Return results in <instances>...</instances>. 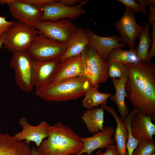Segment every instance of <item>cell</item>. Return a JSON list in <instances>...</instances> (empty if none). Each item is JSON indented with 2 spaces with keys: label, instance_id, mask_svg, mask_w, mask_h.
<instances>
[{
  "label": "cell",
  "instance_id": "277c9868",
  "mask_svg": "<svg viewBox=\"0 0 155 155\" xmlns=\"http://www.w3.org/2000/svg\"><path fill=\"white\" fill-rule=\"evenodd\" d=\"M38 34L34 26L15 21L6 32L4 48L12 53L27 51Z\"/></svg>",
  "mask_w": 155,
  "mask_h": 155
},
{
  "label": "cell",
  "instance_id": "60d3db41",
  "mask_svg": "<svg viewBox=\"0 0 155 155\" xmlns=\"http://www.w3.org/2000/svg\"><path fill=\"white\" fill-rule=\"evenodd\" d=\"M150 155H155V152H154V153H152Z\"/></svg>",
  "mask_w": 155,
  "mask_h": 155
},
{
  "label": "cell",
  "instance_id": "8992f818",
  "mask_svg": "<svg viewBox=\"0 0 155 155\" xmlns=\"http://www.w3.org/2000/svg\"><path fill=\"white\" fill-rule=\"evenodd\" d=\"M33 59L27 51H18L12 53L9 66L15 71V82L23 91L29 93L34 86L32 81Z\"/></svg>",
  "mask_w": 155,
  "mask_h": 155
},
{
  "label": "cell",
  "instance_id": "f35d334b",
  "mask_svg": "<svg viewBox=\"0 0 155 155\" xmlns=\"http://www.w3.org/2000/svg\"><path fill=\"white\" fill-rule=\"evenodd\" d=\"M6 35V33L0 37V49L2 47V45L4 43Z\"/></svg>",
  "mask_w": 155,
  "mask_h": 155
},
{
  "label": "cell",
  "instance_id": "d590c367",
  "mask_svg": "<svg viewBox=\"0 0 155 155\" xmlns=\"http://www.w3.org/2000/svg\"><path fill=\"white\" fill-rule=\"evenodd\" d=\"M150 12L148 15L149 22L151 25L153 21H155V8L152 5H149Z\"/></svg>",
  "mask_w": 155,
  "mask_h": 155
},
{
  "label": "cell",
  "instance_id": "3957f363",
  "mask_svg": "<svg viewBox=\"0 0 155 155\" xmlns=\"http://www.w3.org/2000/svg\"><path fill=\"white\" fill-rule=\"evenodd\" d=\"M92 87L85 77H78L51 83L35 93L47 101L61 102L83 97Z\"/></svg>",
  "mask_w": 155,
  "mask_h": 155
},
{
  "label": "cell",
  "instance_id": "ffe728a7",
  "mask_svg": "<svg viewBox=\"0 0 155 155\" xmlns=\"http://www.w3.org/2000/svg\"><path fill=\"white\" fill-rule=\"evenodd\" d=\"M101 107L110 113L114 118L117 123L115 129L114 139L116 142V146L120 155H128L125 145L128 138L127 129L122 123L114 108L106 104L100 105Z\"/></svg>",
  "mask_w": 155,
  "mask_h": 155
},
{
  "label": "cell",
  "instance_id": "603a6c76",
  "mask_svg": "<svg viewBox=\"0 0 155 155\" xmlns=\"http://www.w3.org/2000/svg\"><path fill=\"white\" fill-rule=\"evenodd\" d=\"M99 85L92 87L85 93L84 98L82 100V106L88 109H91L99 105L106 104L107 100L112 93H102L98 90Z\"/></svg>",
  "mask_w": 155,
  "mask_h": 155
},
{
  "label": "cell",
  "instance_id": "e575fe53",
  "mask_svg": "<svg viewBox=\"0 0 155 155\" xmlns=\"http://www.w3.org/2000/svg\"><path fill=\"white\" fill-rule=\"evenodd\" d=\"M57 1L65 5L69 6H73L77 3H79L80 0H58Z\"/></svg>",
  "mask_w": 155,
  "mask_h": 155
},
{
  "label": "cell",
  "instance_id": "ab89813d",
  "mask_svg": "<svg viewBox=\"0 0 155 155\" xmlns=\"http://www.w3.org/2000/svg\"><path fill=\"white\" fill-rule=\"evenodd\" d=\"M148 5H150L152 6L155 8V0H148Z\"/></svg>",
  "mask_w": 155,
  "mask_h": 155
},
{
  "label": "cell",
  "instance_id": "9a60e30c",
  "mask_svg": "<svg viewBox=\"0 0 155 155\" xmlns=\"http://www.w3.org/2000/svg\"><path fill=\"white\" fill-rule=\"evenodd\" d=\"M86 30L90 44L105 61H107L109 53L114 49L127 47L126 44L119 43L121 39L118 35L102 37L95 34L88 28Z\"/></svg>",
  "mask_w": 155,
  "mask_h": 155
},
{
  "label": "cell",
  "instance_id": "8fae6325",
  "mask_svg": "<svg viewBox=\"0 0 155 155\" xmlns=\"http://www.w3.org/2000/svg\"><path fill=\"white\" fill-rule=\"evenodd\" d=\"M85 61L82 54L60 61L51 83L78 77H84Z\"/></svg>",
  "mask_w": 155,
  "mask_h": 155
},
{
  "label": "cell",
  "instance_id": "d6986e66",
  "mask_svg": "<svg viewBox=\"0 0 155 155\" xmlns=\"http://www.w3.org/2000/svg\"><path fill=\"white\" fill-rule=\"evenodd\" d=\"M31 149L24 142H18L13 136L0 133V155H30Z\"/></svg>",
  "mask_w": 155,
  "mask_h": 155
},
{
  "label": "cell",
  "instance_id": "f1b7e54d",
  "mask_svg": "<svg viewBox=\"0 0 155 155\" xmlns=\"http://www.w3.org/2000/svg\"><path fill=\"white\" fill-rule=\"evenodd\" d=\"M6 18V16H0V37L7 32L10 26L16 21L15 20L7 21Z\"/></svg>",
  "mask_w": 155,
  "mask_h": 155
},
{
  "label": "cell",
  "instance_id": "4316f807",
  "mask_svg": "<svg viewBox=\"0 0 155 155\" xmlns=\"http://www.w3.org/2000/svg\"><path fill=\"white\" fill-rule=\"evenodd\" d=\"M138 110L133 109L122 121V123L127 130L128 138L125 145L128 155H132L134 150L137 148L139 142V140L134 138L131 132V122L134 115Z\"/></svg>",
  "mask_w": 155,
  "mask_h": 155
},
{
  "label": "cell",
  "instance_id": "44dd1931",
  "mask_svg": "<svg viewBox=\"0 0 155 155\" xmlns=\"http://www.w3.org/2000/svg\"><path fill=\"white\" fill-rule=\"evenodd\" d=\"M127 78L112 79L115 92L114 96L112 95L109 98L117 106L118 112L121 115L120 119L122 121L129 114L130 110V108L125 101L127 95L125 85Z\"/></svg>",
  "mask_w": 155,
  "mask_h": 155
},
{
  "label": "cell",
  "instance_id": "ac0fdd59",
  "mask_svg": "<svg viewBox=\"0 0 155 155\" xmlns=\"http://www.w3.org/2000/svg\"><path fill=\"white\" fill-rule=\"evenodd\" d=\"M67 49L60 61L81 54L90 42L86 29L77 28L67 42Z\"/></svg>",
  "mask_w": 155,
  "mask_h": 155
},
{
  "label": "cell",
  "instance_id": "4dcf8cb0",
  "mask_svg": "<svg viewBox=\"0 0 155 155\" xmlns=\"http://www.w3.org/2000/svg\"><path fill=\"white\" fill-rule=\"evenodd\" d=\"M105 151L102 152V149H100L96 153V155H120L116 145L111 144L106 148Z\"/></svg>",
  "mask_w": 155,
  "mask_h": 155
},
{
  "label": "cell",
  "instance_id": "b9f144b4",
  "mask_svg": "<svg viewBox=\"0 0 155 155\" xmlns=\"http://www.w3.org/2000/svg\"><path fill=\"white\" fill-rule=\"evenodd\" d=\"M87 155H93V154L92 153H91V154H89L88 155H87Z\"/></svg>",
  "mask_w": 155,
  "mask_h": 155
},
{
  "label": "cell",
  "instance_id": "7bdbcfd3",
  "mask_svg": "<svg viewBox=\"0 0 155 155\" xmlns=\"http://www.w3.org/2000/svg\"><path fill=\"white\" fill-rule=\"evenodd\" d=\"M69 155H73V154H69Z\"/></svg>",
  "mask_w": 155,
  "mask_h": 155
},
{
  "label": "cell",
  "instance_id": "83f0119b",
  "mask_svg": "<svg viewBox=\"0 0 155 155\" xmlns=\"http://www.w3.org/2000/svg\"><path fill=\"white\" fill-rule=\"evenodd\" d=\"M155 152V142L141 139L132 155H150Z\"/></svg>",
  "mask_w": 155,
  "mask_h": 155
},
{
  "label": "cell",
  "instance_id": "74e56055",
  "mask_svg": "<svg viewBox=\"0 0 155 155\" xmlns=\"http://www.w3.org/2000/svg\"><path fill=\"white\" fill-rule=\"evenodd\" d=\"M16 0H0V4H8L15 2Z\"/></svg>",
  "mask_w": 155,
  "mask_h": 155
},
{
  "label": "cell",
  "instance_id": "5bb4252c",
  "mask_svg": "<svg viewBox=\"0 0 155 155\" xmlns=\"http://www.w3.org/2000/svg\"><path fill=\"white\" fill-rule=\"evenodd\" d=\"M7 5L14 18L29 26H34L40 20L42 15V8L33 6L22 0H16Z\"/></svg>",
  "mask_w": 155,
  "mask_h": 155
},
{
  "label": "cell",
  "instance_id": "f546056e",
  "mask_svg": "<svg viewBox=\"0 0 155 155\" xmlns=\"http://www.w3.org/2000/svg\"><path fill=\"white\" fill-rule=\"evenodd\" d=\"M152 27V32L150 35L152 37L151 49L148 52V60L149 62L153 59L155 55V21H153L151 24Z\"/></svg>",
  "mask_w": 155,
  "mask_h": 155
},
{
  "label": "cell",
  "instance_id": "7c38bea8",
  "mask_svg": "<svg viewBox=\"0 0 155 155\" xmlns=\"http://www.w3.org/2000/svg\"><path fill=\"white\" fill-rule=\"evenodd\" d=\"M18 122L22 129L21 131L15 133L13 136L18 142L24 140L25 143L28 145L32 142L38 148L43 140L48 137V128L50 125L44 121L41 122L37 125L33 126L30 124L26 118L23 117L19 119Z\"/></svg>",
  "mask_w": 155,
  "mask_h": 155
},
{
  "label": "cell",
  "instance_id": "2e32d148",
  "mask_svg": "<svg viewBox=\"0 0 155 155\" xmlns=\"http://www.w3.org/2000/svg\"><path fill=\"white\" fill-rule=\"evenodd\" d=\"M115 131L113 127L104 126L102 131L95 133L91 137H80L83 143V148L81 152L77 155H81L84 153L88 155L98 148H101L102 150L114 144L115 142L112 137Z\"/></svg>",
  "mask_w": 155,
  "mask_h": 155
},
{
  "label": "cell",
  "instance_id": "30bf717a",
  "mask_svg": "<svg viewBox=\"0 0 155 155\" xmlns=\"http://www.w3.org/2000/svg\"><path fill=\"white\" fill-rule=\"evenodd\" d=\"M89 0H81L79 3L73 6L63 5L57 0L44 6L42 8V14L40 21H56L63 19H74L82 15L85 14L86 11L83 5Z\"/></svg>",
  "mask_w": 155,
  "mask_h": 155
},
{
  "label": "cell",
  "instance_id": "d6a6232c",
  "mask_svg": "<svg viewBox=\"0 0 155 155\" xmlns=\"http://www.w3.org/2000/svg\"><path fill=\"white\" fill-rule=\"evenodd\" d=\"M33 6L42 7L45 5L55 1L56 0H22Z\"/></svg>",
  "mask_w": 155,
  "mask_h": 155
},
{
  "label": "cell",
  "instance_id": "8d00e7d4",
  "mask_svg": "<svg viewBox=\"0 0 155 155\" xmlns=\"http://www.w3.org/2000/svg\"><path fill=\"white\" fill-rule=\"evenodd\" d=\"M30 155H43L38 152L34 146H33L31 149Z\"/></svg>",
  "mask_w": 155,
  "mask_h": 155
},
{
  "label": "cell",
  "instance_id": "7a4b0ae2",
  "mask_svg": "<svg viewBox=\"0 0 155 155\" xmlns=\"http://www.w3.org/2000/svg\"><path fill=\"white\" fill-rule=\"evenodd\" d=\"M47 138L44 139L36 150L43 155H77L83 143L71 128L58 122L49 126Z\"/></svg>",
  "mask_w": 155,
  "mask_h": 155
},
{
  "label": "cell",
  "instance_id": "6da1fadb",
  "mask_svg": "<svg viewBox=\"0 0 155 155\" xmlns=\"http://www.w3.org/2000/svg\"><path fill=\"white\" fill-rule=\"evenodd\" d=\"M129 73L125 85L133 109L155 121V65L150 61L127 64Z\"/></svg>",
  "mask_w": 155,
  "mask_h": 155
},
{
  "label": "cell",
  "instance_id": "ee69618b",
  "mask_svg": "<svg viewBox=\"0 0 155 155\" xmlns=\"http://www.w3.org/2000/svg\"><path fill=\"white\" fill-rule=\"evenodd\" d=\"M1 16V15H0V16Z\"/></svg>",
  "mask_w": 155,
  "mask_h": 155
},
{
  "label": "cell",
  "instance_id": "1f68e13d",
  "mask_svg": "<svg viewBox=\"0 0 155 155\" xmlns=\"http://www.w3.org/2000/svg\"><path fill=\"white\" fill-rule=\"evenodd\" d=\"M128 7L133 9L136 13L141 12V8L139 4L134 0H117Z\"/></svg>",
  "mask_w": 155,
  "mask_h": 155
},
{
  "label": "cell",
  "instance_id": "e0dca14e",
  "mask_svg": "<svg viewBox=\"0 0 155 155\" xmlns=\"http://www.w3.org/2000/svg\"><path fill=\"white\" fill-rule=\"evenodd\" d=\"M152 118L143 114L138 110L133 116L131 122V132L133 137L138 140L144 139L153 142L155 134V124L152 123Z\"/></svg>",
  "mask_w": 155,
  "mask_h": 155
},
{
  "label": "cell",
  "instance_id": "ba28073f",
  "mask_svg": "<svg viewBox=\"0 0 155 155\" xmlns=\"http://www.w3.org/2000/svg\"><path fill=\"white\" fill-rule=\"evenodd\" d=\"M34 26L38 34L63 43L67 42L77 27L70 19H61L56 21H39Z\"/></svg>",
  "mask_w": 155,
  "mask_h": 155
},
{
  "label": "cell",
  "instance_id": "d4e9b609",
  "mask_svg": "<svg viewBox=\"0 0 155 155\" xmlns=\"http://www.w3.org/2000/svg\"><path fill=\"white\" fill-rule=\"evenodd\" d=\"M136 48L123 50L120 47L113 49L109 54L108 59L117 61L125 64L141 62L136 52Z\"/></svg>",
  "mask_w": 155,
  "mask_h": 155
},
{
  "label": "cell",
  "instance_id": "7402d4cb",
  "mask_svg": "<svg viewBox=\"0 0 155 155\" xmlns=\"http://www.w3.org/2000/svg\"><path fill=\"white\" fill-rule=\"evenodd\" d=\"M104 115V109L101 107L88 109L84 112L82 119L90 133L94 135L103 130Z\"/></svg>",
  "mask_w": 155,
  "mask_h": 155
},
{
  "label": "cell",
  "instance_id": "9c48e42d",
  "mask_svg": "<svg viewBox=\"0 0 155 155\" xmlns=\"http://www.w3.org/2000/svg\"><path fill=\"white\" fill-rule=\"evenodd\" d=\"M134 10L126 7L122 17L115 22L116 30L121 35L122 43L127 45L130 49L136 48L135 42L145 28L139 26L135 19Z\"/></svg>",
  "mask_w": 155,
  "mask_h": 155
},
{
  "label": "cell",
  "instance_id": "836d02e7",
  "mask_svg": "<svg viewBox=\"0 0 155 155\" xmlns=\"http://www.w3.org/2000/svg\"><path fill=\"white\" fill-rule=\"evenodd\" d=\"M137 1L140 5L143 15L146 17L147 15L146 6L148 5V0H137Z\"/></svg>",
  "mask_w": 155,
  "mask_h": 155
},
{
  "label": "cell",
  "instance_id": "4fadbf2b",
  "mask_svg": "<svg viewBox=\"0 0 155 155\" xmlns=\"http://www.w3.org/2000/svg\"><path fill=\"white\" fill-rule=\"evenodd\" d=\"M59 59L51 60H33L32 66V81L36 90L50 84L51 82Z\"/></svg>",
  "mask_w": 155,
  "mask_h": 155
},
{
  "label": "cell",
  "instance_id": "cb8c5ba5",
  "mask_svg": "<svg viewBox=\"0 0 155 155\" xmlns=\"http://www.w3.org/2000/svg\"><path fill=\"white\" fill-rule=\"evenodd\" d=\"M150 26L148 22L145 23L144 29L139 36V45L136 48V54L141 62H149L148 51L152 42Z\"/></svg>",
  "mask_w": 155,
  "mask_h": 155
},
{
  "label": "cell",
  "instance_id": "5b68a950",
  "mask_svg": "<svg viewBox=\"0 0 155 155\" xmlns=\"http://www.w3.org/2000/svg\"><path fill=\"white\" fill-rule=\"evenodd\" d=\"M67 44L38 34L27 51L34 60L59 59L65 52Z\"/></svg>",
  "mask_w": 155,
  "mask_h": 155
},
{
  "label": "cell",
  "instance_id": "484cf974",
  "mask_svg": "<svg viewBox=\"0 0 155 155\" xmlns=\"http://www.w3.org/2000/svg\"><path fill=\"white\" fill-rule=\"evenodd\" d=\"M108 77L112 78L128 77L129 72L127 64L108 59Z\"/></svg>",
  "mask_w": 155,
  "mask_h": 155
},
{
  "label": "cell",
  "instance_id": "52a82bcc",
  "mask_svg": "<svg viewBox=\"0 0 155 155\" xmlns=\"http://www.w3.org/2000/svg\"><path fill=\"white\" fill-rule=\"evenodd\" d=\"M82 54L86 64L84 77L92 87L106 82L108 79V65L90 44Z\"/></svg>",
  "mask_w": 155,
  "mask_h": 155
}]
</instances>
